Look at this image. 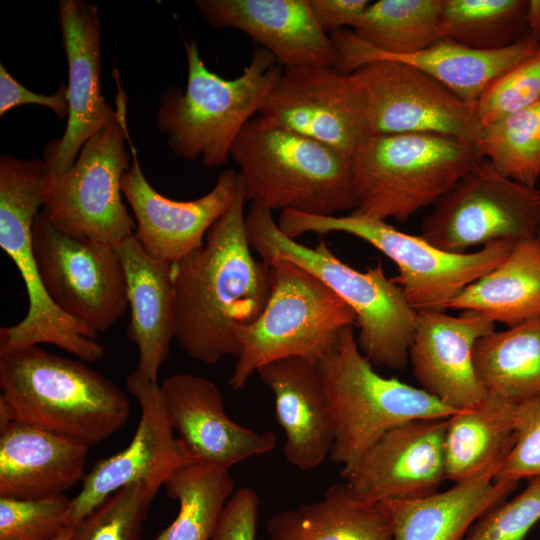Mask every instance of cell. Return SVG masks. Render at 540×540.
<instances>
[{"instance_id": "obj_1", "label": "cell", "mask_w": 540, "mask_h": 540, "mask_svg": "<svg viewBox=\"0 0 540 540\" xmlns=\"http://www.w3.org/2000/svg\"><path fill=\"white\" fill-rule=\"evenodd\" d=\"M246 201L238 176L235 198L204 245L173 265L174 339L207 365L238 357L235 329L259 317L272 289L269 265L252 254Z\"/></svg>"}, {"instance_id": "obj_2", "label": "cell", "mask_w": 540, "mask_h": 540, "mask_svg": "<svg viewBox=\"0 0 540 540\" xmlns=\"http://www.w3.org/2000/svg\"><path fill=\"white\" fill-rule=\"evenodd\" d=\"M0 424L16 419L97 444L126 422L130 405L111 380L38 345L0 351Z\"/></svg>"}, {"instance_id": "obj_3", "label": "cell", "mask_w": 540, "mask_h": 540, "mask_svg": "<svg viewBox=\"0 0 540 540\" xmlns=\"http://www.w3.org/2000/svg\"><path fill=\"white\" fill-rule=\"evenodd\" d=\"M230 158L246 200L270 211L334 216L356 208L351 157L259 114L237 136Z\"/></svg>"}, {"instance_id": "obj_4", "label": "cell", "mask_w": 540, "mask_h": 540, "mask_svg": "<svg viewBox=\"0 0 540 540\" xmlns=\"http://www.w3.org/2000/svg\"><path fill=\"white\" fill-rule=\"evenodd\" d=\"M246 228L252 249L262 261L281 258L308 271L335 292L354 312L357 343L377 367L401 370L409 362L417 311L401 287L378 263L359 271L337 258L321 241L308 247L283 234L272 211L251 203Z\"/></svg>"}, {"instance_id": "obj_5", "label": "cell", "mask_w": 540, "mask_h": 540, "mask_svg": "<svg viewBox=\"0 0 540 540\" xmlns=\"http://www.w3.org/2000/svg\"><path fill=\"white\" fill-rule=\"evenodd\" d=\"M185 51L186 88L171 87L162 94L156 126L177 156L221 166L242 129L258 115L283 66L259 47L241 75L225 79L209 70L195 42H186Z\"/></svg>"}, {"instance_id": "obj_6", "label": "cell", "mask_w": 540, "mask_h": 540, "mask_svg": "<svg viewBox=\"0 0 540 540\" xmlns=\"http://www.w3.org/2000/svg\"><path fill=\"white\" fill-rule=\"evenodd\" d=\"M483 159L475 143L453 136L372 134L351 156L354 212L404 222L433 206Z\"/></svg>"}, {"instance_id": "obj_7", "label": "cell", "mask_w": 540, "mask_h": 540, "mask_svg": "<svg viewBox=\"0 0 540 540\" xmlns=\"http://www.w3.org/2000/svg\"><path fill=\"white\" fill-rule=\"evenodd\" d=\"M331 412L329 458L347 467L392 427L414 419H448L460 412L420 387L386 378L359 349L353 326L317 362Z\"/></svg>"}, {"instance_id": "obj_8", "label": "cell", "mask_w": 540, "mask_h": 540, "mask_svg": "<svg viewBox=\"0 0 540 540\" xmlns=\"http://www.w3.org/2000/svg\"><path fill=\"white\" fill-rule=\"evenodd\" d=\"M269 299L259 317L235 329L240 345L229 384L243 388L262 366L286 357L321 359L341 331L356 324L352 309L314 275L281 258L267 261Z\"/></svg>"}, {"instance_id": "obj_9", "label": "cell", "mask_w": 540, "mask_h": 540, "mask_svg": "<svg viewBox=\"0 0 540 540\" xmlns=\"http://www.w3.org/2000/svg\"><path fill=\"white\" fill-rule=\"evenodd\" d=\"M276 222L280 231L292 239L308 232H343L369 243L396 264L399 275L393 279L417 312L445 311L462 290L507 258L518 242L499 240L475 252L451 253L420 235L401 232L387 221L354 211L317 216L286 209Z\"/></svg>"}, {"instance_id": "obj_10", "label": "cell", "mask_w": 540, "mask_h": 540, "mask_svg": "<svg viewBox=\"0 0 540 540\" xmlns=\"http://www.w3.org/2000/svg\"><path fill=\"white\" fill-rule=\"evenodd\" d=\"M43 161L0 157V247L16 265L23 279L28 310L15 325L1 327L0 351L40 343L53 344L85 362L104 355L96 335L62 312L48 295L35 261L32 228L39 213Z\"/></svg>"}, {"instance_id": "obj_11", "label": "cell", "mask_w": 540, "mask_h": 540, "mask_svg": "<svg viewBox=\"0 0 540 540\" xmlns=\"http://www.w3.org/2000/svg\"><path fill=\"white\" fill-rule=\"evenodd\" d=\"M124 92L117 96L118 117L92 136L65 173L45 176L42 211L65 229L116 247L135 233L136 221L123 201L121 181L130 169L125 140Z\"/></svg>"}, {"instance_id": "obj_12", "label": "cell", "mask_w": 540, "mask_h": 540, "mask_svg": "<svg viewBox=\"0 0 540 540\" xmlns=\"http://www.w3.org/2000/svg\"><path fill=\"white\" fill-rule=\"evenodd\" d=\"M32 237L42 283L62 312L96 336L122 317L127 284L115 247L65 229L42 210Z\"/></svg>"}, {"instance_id": "obj_13", "label": "cell", "mask_w": 540, "mask_h": 540, "mask_svg": "<svg viewBox=\"0 0 540 540\" xmlns=\"http://www.w3.org/2000/svg\"><path fill=\"white\" fill-rule=\"evenodd\" d=\"M540 190L499 173L483 159L433 205L420 236L435 247L466 253L499 240L536 237Z\"/></svg>"}, {"instance_id": "obj_14", "label": "cell", "mask_w": 540, "mask_h": 540, "mask_svg": "<svg viewBox=\"0 0 540 540\" xmlns=\"http://www.w3.org/2000/svg\"><path fill=\"white\" fill-rule=\"evenodd\" d=\"M349 75L364 98L372 134L435 133L473 143L480 136L474 104L415 67L375 60Z\"/></svg>"}, {"instance_id": "obj_15", "label": "cell", "mask_w": 540, "mask_h": 540, "mask_svg": "<svg viewBox=\"0 0 540 540\" xmlns=\"http://www.w3.org/2000/svg\"><path fill=\"white\" fill-rule=\"evenodd\" d=\"M258 114L349 157L372 135L360 90L334 67H283Z\"/></svg>"}, {"instance_id": "obj_16", "label": "cell", "mask_w": 540, "mask_h": 540, "mask_svg": "<svg viewBox=\"0 0 540 540\" xmlns=\"http://www.w3.org/2000/svg\"><path fill=\"white\" fill-rule=\"evenodd\" d=\"M126 389L141 410L134 437L125 449L99 461L84 476L82 488L71 502V529L125 486L144 482L160 489L174 473L194 463L173 434L157 382L133 372L126 378Z\"/></svg>"}, {"instance_id": "obj_17", "label": "cell", "mask_w": 540, "mask_h": 540, "mask_svg": "<svg viewBox=\"0 0 540 540\" xmlns=\"http://www.w3.org/2000/svg\"><path fill=\"white\" fill-rule=\"evenodd\" d=\"M58 23L68 64L69 114L63 135L44 148L46 175L69 170L81 148L118 117L101 93V21L98 6L86 0H61Z\"/></svg>"}, {"instance_id": "obj_18", "label": "cell", "mask_w": 540, "mask_h": 540, "mask_svg": "<svg viewBox=\"0 0 540 540\" xmlns=\"http://www.w3.org/2000/svg\"><path fill=\"white\" fill-rule=\"evenodd\" d=\"M447 419H414L384 433L341 475L365 501L414 499L438 492L446 480Z\"/></svg>"}, {"instance_id": "obj_19", "label": "cell", "mask_w": 540, "mask_h": 540, "mask_svg": "<svg viewBox=\"0 0 540 540\" xmlns=\"http://www.w3.org/2000/svg\"><path fill=\"white\" fill-rule=\"evenodd\" d=\"M128 143L132 164L122 178L121 190L135 216V235L151 257L174 265L204 245L208 230L235 198L238 173L225 169L213 188L197 199H169L146 180L136 149Z\"/></svg>"}, {"instance_id": "obj_20", "label": "cell", "mask_w": 540, "mask_h": 540, "mask_svg": "<svg viewBox=\"0 0 540 540\" xmlns=\"http://www.w3.org/2000/svg\"><path fill=\"white\" fill-rule=\"evenodd\" d=\"M166 415L194 463L225 470L274 450L276 436L256 432L225 412L222 392L211 380L191 373L170 376L160 385Z\"/></svg>"}, {"instance_id": "obj_21", "label": "cell", "mask_w": 540, "mask_h": 540, "mask_svg": "<svg viewBox=\"0 0 540 540\" xmlns=\"http://www.w3.org/2000/svg\"><path fill=\"white\" fill-rule=\"evenodd\" d=\"M495 323L475 311L452 316L442 310L417 312L409 362L420 388L445 405L469 410L487 396L474 363V349Z\"/></svg>"}, {"instance_id": "obj_22", "label": "cell", "mask_w": 540, "mask_h": 540, "mask_svg": "<svg viewBox=\"0 0 540 540\" xmlns=\"http://www.w3.org/2000/svg\"><path fill=\"white\" fill-rule=\"evenodd\" d=\"M337 53L334 69L349 75L361 65L390 60L410 65L433 77L461 100L474 104L501 76L532 57L540 43L527 34L513 45L494 51L476 50L448 38H439L417 53L390 56L376 53L349 30L329 34Z\"/></svg>"}, {"instance_id": "obj_23", "label": "cell", "mask_w": 540, "mask_h": 540, "mask_svg": "<svg viewBox=\"0 0 540 540\" xmlns=\"http://www.w3.org/2000/svg\"><path fill=\"white\" fill-rule=\"evenodd\" d=\"M195 5L210 26L248 34L283 67H334L337 61L334 43L307 0H197Z\"/></svg>"}, {"instance_id": "obj_24", "label": "cell", "mask_w": 540, "mask_h": 540, "mask_svg": "<svg viewBox=\"0 0 540 540\" xmlns=\"http://www.w3.org/2000/svg\"><path fill=\"white\" fill-rule=\"evenodd\" d=\"M256 374L274 395L287 462L301 471L315 469L329 457L334 443L331 412L316 362L286 357L262 366Z\"/></svg>"}, {"instance_id": "obj_25", "label": "cell", "mask_w": 540, "mask_h": 540, "mask_svg": "<svg viewBox=\"0 0 540 540\" xmlns=\"http://www.w3.org/2000/svg\"><path fill=\"white\" fill-rule=\"evenodd\" d=\"M86 445L21 420L0 424V497L64 494L85 474Z\"/></svg>"}, {"instance_id": "obj_26", "label": "cell", "mask_w": 540, "mask_h": 540, "mask_svg": "<svg viewBox=\"0 0 540 540\" xmlns=\"http://www.w3.org/2000/svg\"><path fill=\"white\" fill-rule=\"evenodd\" d=\"M127 284L130 323L127 335L138 348L135 373L157 382L174 339L173 265L151 257L135 233L116 247Z\"/></svg>"}, {"instance_id": "obj_27", "label": "cell", "mask_w": 540, "mask_h": 540, "mask_svg": "<svg viewBox=\"0 0 540 540\" xmlns=\"http://www.w3.org/2000/svg\"><path fill=\"white\" fill-rule=\"evenodd\" d=\"M518 483L484 475L414 499L383 501L393 540H464L473 523L504 501Z\"/></svg>"}, {"instance_id": "obj_28", "label": "cell", "mask_w": 540, "mask_h": 540, "mask_svg": "<svg viewBox=\"0 0 540 540\" xmlns=\"http://www.w3.org/2000/svg\"><path fill=\"white\" fill-rule=\"evenodd\" d=\"M266 529L269 540H393L382 502L356 497L344 481L318 501L278 512Z\"/></svg>"}, {"instance_id": "obj_29", "label": "cell", "mask_w": 540, "mask_h": 540, "mask_svg": "<svg viewBox=\"0 0 540 540\" xmlns=\"http://www.w3.org/2000/svg\"><path fill=\"white\" fill-rule=\"evenodd\" d=\"M514 409V401L487 394L475 407L447 419V480L461 483L496 476L515 443Z\"/></svg>"}, {"instance_id": "obj_30", "label": "cell", "mask_w": 540, "mask_h": 540, "mask_svg": "<svg viewBox=\"0 0 540 540\" xmlns=\"http://www.w3.org/2000/svg\"><path fill=\"white\" fill-rule=\"evenodd\" d=\"M446 309L475 311L508 328L540 317V242L518 241L500 264L468 285Z\"/></svg>"}, {"instance_id": "obj_31", "label": "cell", "mask_w": 540, "mask_h": 540, "mask_svg": "<svg viewBox=\"0 0 540 540\" xmlns=\"http://www.w3.org/2000/svg\"><path fill=\"white\" fill-rule=\"evenodd\" d=\"M474 363L488 394L514 402L540 394V317L482 337Z\"/></svg>"}, {"instance_id": "obj_32", "label": "cell", "mask_w": 540, "mask_h": 540, "mask_svg": "<svg viewBox=\"0 0 540 540\" xmlns=\"http://www.w3.org/2000/svg\"><path fill=\"white\" fill-rule=\"evenodd\" d=\"M164 486L178 501L179 510L154 540H211L222 510L234 493L229 470L192 463L174 473Z\"/></svg>"}, {"instance_id": "obj_33", "label": "cell", "mask_w": 540, "mask_h": 540, "mask_svg": "<svg viewBox=\"0 0 540 540\" xmlns=\"http://www.w3.org/2000/svg\"><path fill=\"white\" fill-rule=\"evenodd\" d=\"M527 4L528 0H441L439 37L482 51L507 48L527 34Z\"/></svg>"}, {"instance_id": "obj_34", "label": "cell", "mask_w": 540, "mask_h": 540, "mask_svg": "<svg viewBox=\"0 0 540 540\" xmlns=\"http://www.w3.org/2000/svg\"><path fill=\"white\" fill-rule=\"evenodd\" d=\"M441 0L371 2L353 32L372 51L390 56L417 53L440 37Z\"/></svg>"}, {"instance_id": "obj_35", "label": "cell", "mask_w": 540, "mask_h": 540, "mask_svg": "<svg viewBox=\"0 0 540 540\" xmlns=\"http://www.w3.org/2000/svg\"><path fill=\"white\" fill-rule=\"evenodd\" d=\"M475 144L503 176L536 187L540 177V101L483 126Z\"/></svg>"}, {"instance_id": "obj_36", "label": "cell", "mask_w": 540, "mask_h": 540, "mask_svg": "<svg viewBox=\"0 0 540 540\" xmlns=\"http://www.w3.org/2000/svg\"><path fill=\"white\" fill-rule=\"evenodd\" d=\"M158 490L144 482L118 490L72 529L71 540H140L148 508Z\"/></svg>"}, {"instance_id": "obj_37", "label": "cell", "mask_w": 540, "mask_h": 540, "mask_svg": "<svg viewBox=\"0 0 540 540\" xmlns=\"http://www.w3.org/2000/svg\"><path fill=\"white\" fill-rule=\"evenodd\" d=\"M72 499L65 494L38 499L0 497V540H54L69 526Z\"/></svg>"}, {"instance_id": "obj_38", "label": "cell", "mask_w": 540, "mask_h": 540, "mask_svg": "<svg viewBox=\"0 0 540 540\" xmlns=\"http://www.w3.org/2000/svg\"><path fill=\"white\" fill-rule=\"evenodd\" d=\"M540 101V49L497 79L474 103L482 126Z\"/></svg>"}, {"instance_id": "obj_39", "label": "cell", "mask_w": 540, "mask_h": 540, "mask_svg": "<svg viewBox=\"0 0 540 540\" xmlns=\"http://www.w3.org/2000/svg\"><path fill=\"white\" fill-rule=\"evenodd\" d=\"M540 521V476L511 500L506 499L483 513L464 540H524Z\"/></svg>"}, {"instance_id": "obj_40", "label": "cell", "mask_w": 540, "mask_h": 540, "mask_svg": "<svg viewBox=\"0 0 540 540\" xmlns=\"http://www.w3.org/2000/svg\"><path fill=\"white\" fill-rule=\"evenodd\" d=\"M514 446L494 477L519 483L540 476V394L515 402Z\"/></svg>"}, {"instance_id": "obj_41", "label": "cell", "mask_w": 540, "mask_h": 540, "mask_svg": "<svg viewBox=\"0 0 540 540\" xmlns=\"http://www.w3.org/2000/svg\"><path fill=\"white\" fill-rule=\"evenodd\" d=\"M259 504L255 490L239 488L224 506L211 540H255Z\"/></svg>"}, {"instance_id": "obj_42", "label": "cell", "mask_w": 540, "mask_h": 540, "mask_svg": "<svg viewBox=\"0 0 540 540\" xmlns=\"http://www.w3.org/2000/svg\"><path fill=\"white\" fill-rule=\"evenodd\" d=\"M25 104H36L52 110L59 120L68 118L67 85L63 82L53 95L38 94L25 88L0 63V116Z\"/></svg>"}, {"instance_id": "obj_43", "label": "cell", "mask_w": 540, "mask_h": 540, "mask_svg": "<svg viewBox=\"0 0 540 540\" xmlns=\"http://www.w3.org/2000/svg\"><path fill=\"white\" fill-rule=\"evenodd\" d=\"M309 9L326 34L357 26L370 1L367 0H307Z\"/></svg>"}, {"instance_id": "obj_44", "label": "cell", "mask_w": 540, "mask_h": 540, "mask_svg": "<svg viewBox=\"0 0 540 540\" xmlns=\"http://www.w3.org/2000/svg\"><path fill=\"white\" fill-rule=\"evenodd\" d=\"M526 29L527 35L540 43V0H528Z\"/></svg>"}, {"instance_id": "obj_45", "label": "cell", "mask_w": 540, "mask_h": 540, "mask_svg": "<svg viewBox=\"0 0 540 540\" xmlns=\"http://www.w3.org/2000/svg\"><path fill=\"white\" fill-rule=\"evenodd\" d=\"M71 534H72V529L69 531H66L65 533H63L62 535H60L58 538L54 540H71Z\"/></svg>"}, {"instance_id": "obj_46", "label": "cell", "mask_w": 540, "mask_h": 540, "mask_svg": "<svg viewBox=\"0 0 540 540\" xmlns=\"http://www.w3.org/2000/svg\"><path fill=\"white\" fill-rule=\"evenodd\" d=\"M537 238H538V240L540 242V227H539V230H538V233H537Z\"/></svg>"}]
</instances>
